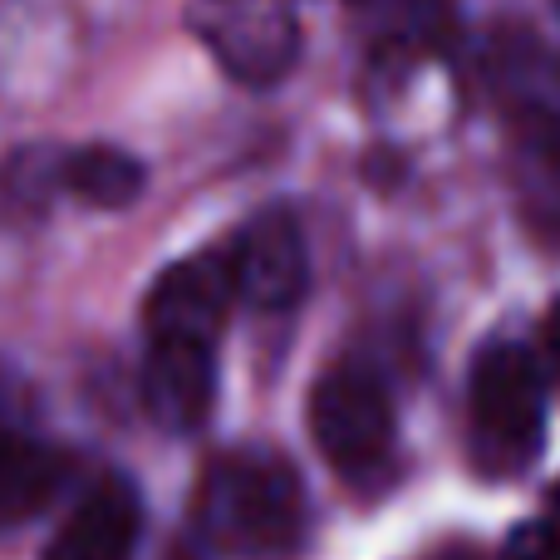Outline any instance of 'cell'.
Masks as SVG:
<instances>
[{
	"label": "cell",
	"instance_id": "cell-8",
	"mask_svg": "<svg viewBox=\"0 0 560 560\" xmlns=\"http://www.w3.org/2000/svg\"><path fill=\"white\" fill-rule=\"evenodd\" d=\"M143 536V497L133 477L108 472L69 506L59 532L49 536L45 560H133Z\"/></svg>",
	"mask_w": 560,
	"mask_h": 560
},
{
	"label": "cell",
	"instance_id": "cell-12",
	"mask_svg": "<svg viewBox=\"0 0 560 560\" xmlns=\"http://www.w3.org/2000/svg\"><path fill=\"white\" fill-rule=\"evenodd\" d=\"M502 560H560V532L546 516L512 526V536H506V546H502Z\"/></svg>",
	"mask_w": 560,
	"mask_h": 560
},
{
	"label": "cell",
	"instance_id": "cell-1",
	"mask_svg": "<svg viewBox=\"0 0 560 560\" xmlns=\"http://www.w3.org/2000/svg\"><path fill=\"white\" fill-rule=\"evenodd\" d=\"M197 532L236 560H280L305 532V492L285 457L226 453L197 487Z\"/></svg>",
	"mask_w": 560,
	"mask_h": 560
},
{
	"label": "cell",
	"instance_id": "cell-14",
	"mask_svg": "<svg viewBox=\"0 0 560 560\" xmlns=\"http://www.w3.org/2000/svg\"><path fill=\"white\" fill-rule=\"evenodd\" d=\"M546 354H551V364L560 374V300L551 305V315H546Z\"/></svg>",
	"mask_w": 560,
	"mask_h": 560
},
{
	"label": "cell",
	"instance_id": "cell-3",
	"mask_svg": "<svg viewBox=\"0 0 560 560\" xmlns=\"http://www.w3.org/2000/svg\"><path fill=\"white\" fill-rule=\"evenodd\" d=\"M310 433L339 477L354 482L378 477L398 443V418L384 378L354 359L325 369L310 388Z\"/></svg>",
	"mask_w": 560,
	"mask_h": 560
},
{
	"label": "cell",
	"instance_id": "cell-2",
	"mask_svg": "<svg viewBox=\"0 0 560 560\" xmlns=\"http://www.w3.org/2000/svg\"><path fill=\"white\" fill-rule=\"evenodd\" d=\"M546 369L516 339H492L467 378V443L487 477H516L546 443Z\"/></svg>",
	"mask_w": 560,
	"mask_h": 560
},
{
	"label": "cell",
	"instance_id": "cell-11",
	"mask_svg": "<svg viewBox=\"0 0 560 560\" xmlns=\"http://www.w3.org/2000/svg\"><path fill=\"white\" fill-rule=\"evenodd\" d=\"M65 192V148H20L0 167V202L15 212H45L49 197Z\"/></svg>",
	"mask_w": 560,
	"mask_h": 560
},
{
	"label": "cell",
	"instance_id": "cell-6",
	"mask_svg": "<svg viewBox=\"0 0 560 560\" xmlns=\"http://www.w3.org/2000/svg\"><path fill=\"white\" fill-rule=\"evenodd\" d=\"M236 276V295L256 310H290L300 305L310 285V252L305 232L285 207H261L226 246Z\"/></svg>",
	"mask_w": 560,
	"mask_h": 560
},
{
	"label": "cell",
	"instance_id": "cell-7",
	"mask_svg": "<svg viewBox=\"0 0 560 560\" xmlns=\"http://www.w3.org/2000/svg\"><path fill=\"white\" fill-rule=\"evenodd\" d=\"M143 404L167 433H192L217 404V339L207 335H148Z\"/></svg>",
	"mask_w": 560,
	"mask_h": 560
},
{
	"label": "cell",
	"instance_id": "cell-13",
	"mask_svg": "<svg viewBox=\"0 0 560 560\" xmlns=\"http://www.w3.org/2000/svg\"><path fill=\"white\" fill-rule=\"evenodd\" d=\"M532 138H536V148H541V158L551 163V173L560 177V108H536Z\"/></svg>",
	"mask_w": 560,
	"mask_h": 560
},
{
	"label": "cell",
	"instance_id": "cell-4",
	"mask_svg": "<svg viewBox=\"0 0 560 560\" xmlns=\"http://www.w3.org/2000/svg\"><path fill=\"white\" fill-rule=\"evenodd\" d=\"M197 45L246 89H271L300 59V20L290 0H187Z\"/></svg>",
	"mask_w": 560,
	"mask_h": 560
},
{
	"label": "cell",
	"instance_id": "cell-9",
	"mask_svg": "<svg viewBox=\"0 0 560 560\" xmlns=\"http://www.w3.org/2000/svg\"><path fill=\"white\" fill-rule=\"evenodd\" d=\"M236 295V276H232V256H187V261L167 266L163 276L148 290V335H207L217 339L226 310Z\"/></svg>",
	"mask_w": 560,
	"mask_h": 560
},
{
	"label": "cell",
	"instance_id": "cell-5",
	"mask_svg": "<svg viewBox=\"0 0 560 560\" xmlns=\"http://www.w3.org/2000/svg\"><path fill=\"white\" fill-rule=\"evenodd\" d=\"M74 457L35 428V398L15 369L0 364V532H15L65 492Z\"/></svg>",
	"mask_w": 560,
	"mask_h": 560
},
{
	"label": "cell",
	"instance_id": "cell-10",
	"mask_svg": "<svg viewBox=\"0 0 560 560\" xmlns=\"http://www.w3.org/2000/svg\"><path fill=\"white\" fill-rule=\"evenodd\" d=\"M143 187H148V167L124 148L108 143L65 148V192L79 197V202L124 212V207H133L143 197Z\"/></svg>",
	"mask_w": 560,
	"mask_h": 560
},
{
	"label": "cell",
	"instance_id": "cell-15",
	"mask_svg": "<svg viewBox=\"0 0 560 560\" xmlns=\"http://www.w3.org/2000/svg\"><path fill=\"white\" fill-rule=\"evenodd\" d=\"M546 522H551L556 532H560V482L551 487V502H546Z\"/></svg>",
	"mask_w": 560,
	"mask_h": 560
}]
</instances>
